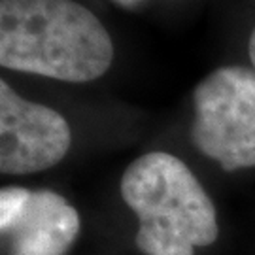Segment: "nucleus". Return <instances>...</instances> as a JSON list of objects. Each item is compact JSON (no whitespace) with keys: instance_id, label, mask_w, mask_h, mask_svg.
I'll return each instance as SVG.
<instances>
[{"instance_id":"f257e3e1","label":"nucleus","mask_w":255,"mask_h":255,"mask_svg":"<svg viewBox=\"0 0 255 255\" xmlns=\"http://www.w3.org/2000/svg\"><path fill=\"white\" fill-rule=\"evenodd\" d=\"M114 42L76 0H0V64L61 82H93L108 72Z\"/></svg>"},{"instance_id":"f03ea898","label":"nucleus","mask_w":255,"mask_h":255,"mask_svg":"<svg viewBox=\"0 0 255 255\" xmlns=\"http://www.w3.org/2000/svg\"><path fill=\"white\" fill-rule=\"evenodd\" d=\"M121 197L138 216L136 246L144 255H193L219 235L216 206L182 159L151 151L121 178Z\"/></svg>"},{"instance_id":"7ed1b4c3","label":"nucleus","mask_w":255,"mask_h":255,"mask_svg":"<svg viewBox=\"0 0 255 255\" xmlns=\"http://www.w3.org/2000/svg\"><path fill=\"white\" fill-rule=\"evenodd\" d=\"M191 142L223 170L255 166V68L221 66L193 91Z\"/></svg>"},{"instance_id":"20e7f679","label":"nucleus","mask_w":255,"mask_h":255,"mask_svg":"<svg viewBox=\"0 0 255 255\" xmlns=\"http://www.w3.org/2000/svg\"><path fill=\"white\" fill-rule=\"evenodd\" d=\"M72 130L57 110L32 102L0 82V170L2 174L42 172L68 153Z\"/></svg>"},{"instance_id":"39448f33","label":"nucleus","mask_w":255,"mask_h":255,"mask_svg":"<svg viewBox=\"0 0 255 255\" xmlns=\"http://www.w3.org/2000/svg\"><path fill=\"white\" fill-rule=\"evenodd\" d=\"M80 214L51 189L30 191L13 219L0 225L8 255H64L80 235Z\"/></svg>"},{"instance_id":"423d86ee","label":"nucleus","mask_w":255,"mask_h":255,"mask_svg":"<svg viewBox=\"0 0 255 255\" xmlns=\"http://www.w3.org/2000/svg\"><path fill=\"white\" fill-rule=\"evenodd\" d=\"M248 53H250V61H252V64H254V68H255V27H254V30H252V34H250Z\"/></svg>"},{"instance_id":"0eeeda50","label":"nucleus","mask_w":255,"mask_h":255,"mask_svg":"<svg viewBox=\"0 0 255 255\" xmlns=\"http://www.w3.org/2000/svg\"><path fill=\"white\" fill-rule=\"evenodd\" d=\"M123 4H134V2H138V0H121Z\"/></svg>"}]
</instances>
